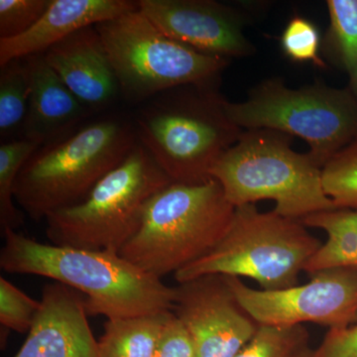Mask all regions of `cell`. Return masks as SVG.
Instances as JSON below:
<instances>
[{
	"label": "cell",
	"mask_w": 357,
	"mask_h": 357,
	"mask_svg": "<svg viewBox=\"0 0 357 357\" xmlns=\"http://www.w3.org/2000/svg\"><path fill=\"white\" fill-rule=\"evenodd\" d=\"M223 107L241 129H271L302 138L321 169L357 137V105L347 88L318 83L290 89L273 77L252 89L244 102L225 100Z\"/></svg>",
	"instance_id": "8"
},
{
	"label": "cell",
	"mask_w": 357,
	"mask_h": 357,
	"mask_svg": "<svg viewBox=\"0 0 357 357\" xmlns=\"http://www.w3.org/2000/svg\"><path fill=\"white\" fill-rule=\"evenodd\" d=\"M314 357H357V323L344 330H330Z\"/></svg>",
	"instance_id": "28"
},
{
	"label": "cell",
	"mask_w": 357,
	"mask_h": 357,
	"mask_svg": "<svg viewBox=\"0 0 357 357\" xmlns=\"http://www.w3.org/2000/svg\"><path fill=\"white\" fill-rule=\"evenodd\" d=\"M347 74L349 76V84L347 89L351 91V96H354L357 105V63Z\"/></svg>",
	"instance_id": "29"
},
{
	"label": "cell",
	"mask_w": 357,
	"mask_h": 357,
	"mask_svg": "<svg viewBox=\"0 0 357 357\" xmlns=\"http://www.w3.org/2000/svg\"><path fill=\"white\" fill-rule=\"evenodd\" d=\"M303 285L256 290L238 277L225 276L241 306L259 325L318 324L344 330L357 323V269L333 267L310 274Z\"/></svg>",
	"instance_id": "10"
},
{
	"label": "cell",
	"mask_w": 357,
	"mask_h": 357,
	"mask_svg": "<svg viewBox=\"0 0 357 357\" xmlns=\"http://www.w3.org/2000/svg\"><path fill=\"white\" fill-rule=\"evenodd\" d=\"M30 81L24 59L0 66V136L22 134L29 109Z\"/></svg>",
	"instance_id": "19"
},
{
	"label": "cell",
	"mask_w": 357,
	"mask_h": 357,
	"mask_svg": "<svg viewBox=\"0 0 357 357\" xmlns=\"http://www.w3.org/2000/svg\"><path fill=\"white\" fill-rule=\"evenodd\" d=\"M218 84H190L151 98L136 116L137 140L172 183L211 178L218 160L243 129L225 112Z\"/></svg>",
	"instance_id": "2"
},
{
	"label": "cell",
	"mask_w": 357,
	"mask_h": 357,
	"mask_svg": "<svg viewBox=\"0 0 357 357\" xmlns=\"http://www.w3.org/2000/svg\"><path fill=\"white\" fill-rule=\"evenodd\" d=\"M40 303L28 337L14 357H100L84 294L53 282L44 286Z\"/></svg>",
	"instance_id": "13"
},
{
	"label": "cell",
	"mask_w": 357,
	"mask_h": 357,
	"mask_svg": "<svg viewBox=\"0 0 357 357\" xmlns=\"http://www.w3.org/2000/svg\"><path fill=\"white\" fill-rule=\"evenodd\" d=\"M309 333L303 325H259L234 357H299L309 349Z\"/></svg>",
	"instance_id": "22"
},
{
	"label": "cell",
	"mask_w": 357,
	"mask_h": 357,
	"mask_svg": "<svg viewBox=\"0 0 357 357\" xmlns=\"http://www.w3.org/2000/svg\"><path fill=\"white\" fill-rule=\"evenodd\" d=\"M2 236V270L47 277L79 291L86 296L89 316L132 318L173 310L175 287L119 253L42 243L14 229Z\"/></svg>",
	"instance_id": "1"
},
{
	"label": "cell",
	"mask_w": 357,
	"mask_h": 357,
	"mask_svg": "<svg viewBox=\"0 0 357 357\" xmlns=\"http://www.w3.org/2000/svg\"><path fill=\"white\" fill-rule=\"evenodd\" d=\"M321 245L300 220L245 204L236 208L229 229L210 252L174 275L178 284L217 274L252 279L264 291L284 290L298 285Z\"/></svg>",
	"instance_id": "6"
},
{
	"label": "cell",
	"mask_w": 357,
	"mask_h": 357,
	"mask_svg": "<svg viewBox=\"0 0 357 357\" xmlns=\"http://www.w3.org/2000/svg\"><path fill=\"white\" fill-rule=\"evenodd\" d=\"M131 103L190 84H220L229 59L208 55L160 31L139 9L96 25Z\"/></svg>",
	"instance_id": "9"
},
{
	"label": "cell",
	"mask_w": 357,
	"mask_h": 357,
	"mask_svg": "<svg viewBox=\"0 0 357 357\" xmlns=\"http://www.w3.org/2000/svg\"><path fill=\"white\" fill-rule=\"evenodd\" d=\"M138 9L176 41L225 59L255 53L244 35L246 18L232 6L213 0H139Z\"/></svg>",
	"instance_id": "12"
},
{
	"label": "cell",
	"mask_w": 357,
	"mask_h": 357,
	"mask_svg": "<svg viewBox=\"0 0 357 357\" xmlns=\"http://www.w3.org/2000/svg\"><path fill=\"white\" fill-rule=\"evenodd\" d=\"M234 211L215 178L171 183L148 201L139 229L119 255L160 279L176 274L220 243Z\"/></svg>",
	"instance_id": "3"
},
{
	"label": "cell",
	"mask_w": 357,
	"mask_h": 357,
	"mask_svg": "<svg viewBox=\"0 0 357 357\" xmlns=\"http://www.w3.org/2000/svg\"><path fill=\"white\" fill-rule=\"evenodd\" d=\"M292 138L271 129L243 131L218 160L211 177L236 208L272 199L275 213L297 220L337 210L324 189L321 168L309 154L293 149Z\"/></svg>",
	"instance_id": "4"
},
{
	"label": "cell",
	"mask_w": 357,
	"mask_h": 357,
	"mask_svg": "<svg viewBox=\"0 0 357 357\" xmlns=\"http://www.w3.org/2000/svg\"><path fill=\"white\" fill-rule=\"evenodd\" d=\"M326 6V50L333 62L349 73L357 63V0H328Z\"/></svg>",
	"instance_id": "21"
},
{
	"label": "cell",
	"mask_w": 357,
	"mask_h": 357,
	"mask_svg": "<svg viewBox=\"0 0 357 357\" xmlns=\"http://www.w3.org/2000/svg\"><path fill=\"white\" fill-rule=\"evenodd\" d=\"M24 60L30 81V100L22 138L42 146L68 135L70 129L93 112L63 83L43 54Z\"/></svg>",
	"instance_id": "16"
},
{
	"label": "cell",
	"mask_w": 357,
	"mask_h": 357,
	"mask_svg": "<svg viewBox=\"0 0 357 357\" xmlns=\"http://www.w3.org/2000/svg\"><path fill=\"white\" fill-rule=\"evenodd\" d=\"M299 357H314V352L310 351V349H307V351L303 352Z\"/></svg>",
	"instance_id": "30"
},
{
	"label": "cell",
	"mask_w": 357,
	"mask_h": 357,
	"mask_svg": "<svg viewBox=\"0 0 357 357\" xmlns=\"http://www.w3.org/2000/svg\"><path fill=\"white\" fill-rule=\"evenodd\" d=\"M136 143L134 126L110 119L42 145L21 169L15 203L34 220L81 203Z\"/></svg>",
	"instance_id": "5"
},
{
	"label": "cell",
	"mask_w": 357,
	"mask_h": 357,
	"mask_svg": "<svg viewBox=\"0 0 357 357\" xmlns=\"http://www.w3.org/2000/svg\"><path fill=\"white\" fill-rule=\"evenodd\" d=\"M175 290L172 312L191 337L194 357H234L259 326L222 275H204Z\"/></svg>",
	"instance_id": "11"
},
{
	"label": "cell",
	"mask_w": 357,
	"mask_h": 357,
	"mask_svg": "<svg viewBox=\"0 0 357 357\" xmlns=\"http://www.w3.org/2000/svg\"><path fill=\"white\" fill-rule=\"evenodd\" d=\"M321 37L318 28L306 18L294 17L289 21L281 37L284 53L296 62H312L319 67H325L319 58Z\"/></svg>",
	"instance_id": "25"
},
{
	"label": "cell",
	"mask_w": 357,
	"mask_h": 357,
	"mask_svg": "<svg viewBox=\"0 0 357 357\" xmlns=\"http://www.w3.org/2000/svg\"><path fill=\"white\" fill-rule=\"evenodd\" d=\"M171 183L137 142L84 201L46 218L47 237L55 245L119 255L139 229L148 201Z\"/></svg>",
	"instance_id": "7"
},
{
	"label": "cell",
	"mask_w": 357,
	"mask_h": 357,
	"mask_svg": "<svg viewBox=\"0 0 357 357\" xmlns=\"http://www.w3.org/2000/svg\"><path fill=\"white\" fill-rule=\"evenodd\" d=\"M155 357H194L191 337L173 312L164 326Z\"/></svg>",
	"instance_id": "27"
},
{
	"label": "cell",
	"mask_w": 357,
	"mask_h": 357,
	"mask_svg": "<svg viewBox=\"0 0 357 357\" xmlns=\"http://www.w3.org/2000/svg\"><path fill=\"white\" fill-rule=\"evenodd\" d=\"M43 55L63 83L93 114L107 109L121 96L114 66L96 26L75 32Z\"/></svg>",
	"instance_id": "14"
},
{
	"label": "cell",
	"mask_w": 357,
	"mask_h": 357,
	"mask_svg": "<svg viewBox=\"0 0 357 357\" xmlns=\"http://www.w3.org/2000/svg\"><path fill=\"white\" fill-rule=\"evenodd\" d=\"M51 0H0V39L21 36L38 22Z\"/></svg>",
	"instance_id": "26"
},
{
	"label": "cell",
	"mask_w": 357,
	"mask_h": 357,
	"mask_svg": "<svg viewBox=\"0 0 357 357\" xmlns=\"http://www.w3.org/2000/svg\"><path fill=\"white\" fill-rule=\"evenodd\" d=\"M321 175L337 208H357V137L323 167Z\"/></svg>",
	"instance_id": "23"
},
{
	"label": "cell",
	"mask_w": 357,
	"mask_h": 357,
	"mask_svg": "<svg viewBox=\"0 0 357 357\" xmlns=\"http://www.w3.org/2000/svg\"><path fill=\"white\" fill-rule=\"evenodd\" d=\"M172 311L132 318L110 319L98 340L100 357H155Z\"/></svg>",
	"instance_id": "18"
},
{
	"label": "cell",
	"mask_w": 357,
	"mask_h": 357,
	"mask_svg": "<svg viewBox=\"0 0 357 357\" xmlns=\"http://www.w3.org/2000/svg\"><path fill=\"white\" fill-rule=\"evenodd\" d=\"M300 222L307 227L324 230L328 236L305 268L307 274L333 267L357 269V208L321 211Z\"/></svg>",
	"instance_id": "17"
},
{
	"label": "cell",
	"mask_w": 357,
	"mask_h": 357,
	"mask_svg": "<svg viewBox=\"0 0 357 357\" xmlns=\"http://www.w3.org/2000/svg\"><path fill=\"white\" fill-rule=\"evenodd\" d=\"M41 303L26 295L3 276L0 277V324L7 331L29 332Z\"/></svg>",
	"instance_id": "24"
},
{
	"label": "cell",
	"mask_w": 357,
	"mask_h": 357,
	"mask_svg": "<svg viewBox=\"0 0 357 357\" xmlns=\"http://www.w3.org/2000/svg\"><path fill=\"white\" fill-rule=\"evenodd\" d=\"M41 147L39 143L21 138L0 145V227L17 230L24 222L22 211L15 206L14 188L26 161Z\"/></svg>",
	"instance_id": "20"
},
{
	"label": "cell",
	"mask_w": 357,
	"mask_h": 357,
	"mask_svg": "<svg viewBox=\"0 0 357 357\" xmlns=\"http://www.w3.org/2000/svg\"><path fill=\"white\" fill-rule=\"evenodd\" d=\"M137 9V1L129 0H51L46 13L29 31L16 38L0 39V66L44 54L83 28Z\"/></svg>",
	"instance_id": "15"
}]
</instances>
